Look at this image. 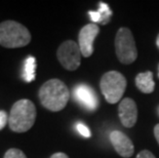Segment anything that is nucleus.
Segmentation results:
<instances>
[{
  "mask_svg": "<svg viewBox=\"0 0 159 158\" xmlns=\"http://www.w3.org/2000/svg\"><path fill=\"white\" fill-rule=\"evenodd\" d=\"M38 97L41 105L52 112H59L66 107L70 97L69 88L62 80L50 79L40 87Z\"/></svg>",
  "mask_w": 159,
  "mask_h": 158,
  "instance_id": "1",
  "label": "nucleus"
},
{
  "mask_svg": "<svg viewBox=\"0 0 159 158\" xmlns=\"http://www.w3.org/2000/svg\"><path fill=\"white\" fill-rule=\"evenodd\" d=\"M36 107L30 100L23 99L13 104L8 117V125L15 133H26L34 125Z\"/></svg>",
  "mask_w": 159,
  "mask_h": 158,
  "instance_id": "2",
  "label": "nucleus"
},
{
  "mask_svg": "<svg viewBox=\"0 0 159 158\" xmlns=\"http://www.w3.org/2000/svg\"><path fill=\"white\" fill-rule=\"evenodd\" d=\"M31 34L25 26L8 20L0 24V45L5 48H19L28 45Z\"/></svg>",
  "mask_w": 159,
  "mask_h": 158,
  "instance_id": "3",
  "label": "nucleus"
},
{
  "mask_svg": "<svg viewBox=\"0 0 159 158\" xmlns=\"http://www.w3.org/2000/svg\"><path fill=\"white\" fill-rule=\"evenodd\" d=\"M126 85V78L118 71L105 73L100 81L102 93L109 104H116L122 99Z\"/></svg>",
  "mask_w": 159,
  "mask_h": 158,
  "instance_id": "4",
  "label": "nucleus"
},
{
  "mask_svg": "<svg viewBox=\"0 0 159 158\" xmlns=\"http://www.w3.org/2000/svg\"><path fill=\"white\" fill-rule=\"evenodd\" d=\"M115 52L117 59L124 65L133 64L138 58V49L134 35L128 28L121 27L115 37Z\"/></svg>",
  "mask_w": 159,
  "mask_h": 158,
  "instance_id": "5",
  "label": "nucleus"
},
{
  "mask_svg": "<svg viewBox=\"0 0 159 158\" xmlns=\"http://www.w3.org/2000/svg\"><path fill=\"white\" fill-rule=\"evenodd\" d=\"M81 50L79 45L73 40H67L59 46L57 56L60 64L66 70L74 71L81 64Z\"/></svg>",
  "mask_w": 159,
  "mask_h": 158,
  "instance_id": "6",
  "label": "nucleus"
},
{
  "mask_svg": "<svg viewBox=\"0 0 159 158\" xmlns=\"http://www.w3.org/2000/svg\"><path fill=\"white\" fill-rule=\"evenodd\" d=\"M100 33V27L97 24L90 23L82 27L78 35V45L81 55L84 58H89L93 53V42Z\"/></svg>",
  "mask_w": 159,
  "mask_h": 158,
  "instance_id": "7",
  "label": "nucleus"
},
{
  "mask_svg": "<svg viewBox=\"0 0 159 158\" xmlns=\"http://www.w3.org/2000/svg\"><path fill=\"white\" fill-rule=\"evenodd\" d=\"M118 115L124 127L130 129L134 126L138 120V107L136 102L130 97L121 100L118 106Z\"/></svg>",
  "mask_w": 159,
  "mask_h": 158,
  "instance_id": "8",
  "label": "nucleus"
},
{
  "mask_svg": "<svg viewBox=\"0 0 159 158\" xmlns=\"http://www.w3.org/2000/svg\"><path fill=\"white\" fill-rule=\"evenodd\" d=\"M109 139L114 150L121 157L129 158L134 155V144L125 133L120 132V130H113V132L110 133Z\"/></svg>",
  "mask_w": 159,
  "mask_h": 158,
  "instance_id": "9",
  "label": "nucleus"
},
{
  "mask_svg": "<svg viewBox=\"0 0 159 158\" xmlns=\"http://www.w3.org/2000/svg\"><path fill=\"white\" fill-rule=\"evenodd\" d=\"M74 96L80 105L89 110H94L98 107V97L93 89L89 85L80 84L74 88Z\"/></svg>",
  "mask_w": 159,
  "mask_h": 158,
  "instance_id": "10",
  "label": "nucleus"
},
{
  "mask_svg": "<svg viewBox=\"0 0 159 158\" xmlns=\"http://www.w3.org/2000/svg\"><path fill=\"white\" fill-rule=\"evenodd\" d=\"M136 85L143 93H152L155 89V82L153 80V73L151 71L139 73L136 76Z\"/></svg>",
  "mask_w": 159,
  "mask_h": 158,
  "instance_id": "11",
  "label": "nucleus"
},
{
  "mask_svg": "<svg viewBox=\"0 0 159 158\" xmlns=\"http://www.w3.org/2000/svg\"><path fill=\"white\" fill-rule=\"evenodd\" d=\"M89 15L90 16V20L93 21V24L96 23H100L102 25H106L110 22L111 16H112V11H111L110 7L106 3L101 2L99 6V11H89Z\"/></svg>",
  "mask_w": 159,
  "mask_h": 158,
  "instance_id": "12",
  "label": "nucleus"
},
{
  "mask_svg": "<svg viewBox=\"0 0 159 158\" xmlns=\"http://www.w3.org/2000/svg\"><path fill=\"white\" fill-rule=\"evenodd\" d=\"M36 76V59L30 56L26 59L24 65L23 78L27 82H31L35 79Z\"/></svg>",
  "mask_w": 159,
  "mask_h": 158,
  "instance_id": "13",
  "label": "nucleus"
},
{
  "mask_svg": "<svg viewBox=\"0 0 159 158\" xmlns=\"http://www.w3.org/2000/svg\"><path fill=\"white\" fill-rule=\"evenodd\" d=\"M3 158H27V156L22 150L11 148V149H8L6 151Z\"/></svg>",
  "mask_w": 159,
  "mask_h": 158,
  "instance_id": "14",
  "label": "nucleus"
},
{
  "mask_svg": "<svg viewBox=\"0 0 159 158\" xmlns=\"http://www.w3.org/2000/svg\"><path fill=\"white\" fill-rule=\"evenodd\" d=\"M76 129L78 130V133L84 138H89L90 137V130L86 125H84L83 123H77Z\"/></svg>",
  "mask_w": 159,
  "mask_h": 158,
  "instance_id": "15",
  "label": "nucleus"
},
{
  "mask_svg": "<svg viewBox=\"0 0 159 158\" xmlns=\"http://www.w3.org/2000/svg\"><path fill=\"white\" fill-rule=\"evenodd\" d=\"M8 115L4 110L0 111V130L3 129L6 125V123L8 122Z\"/></svg>",
  "mask_w": 159,
  "mask_h": 158,
  "instance_id": "16",
  "label": "nucleus"
},
{
  "mask_svg": "<svg viewBox=\"0 0 159 158\" xmlns=\"http://www.w3.org/2000/svg\"><path fill=\"white\" fill-rule=\"evenodd\" d=\"M136 158H156L153 153L149 150H143L138 154Z\"/></svg>",
  "mask_w": 159,
  "mask_h": 158,
  "instance_id": "17",
  "label": "nucleus"
},
{
  "mask_svg": "<svg viewBox=\"0 0 159 158\" xmlns=\"http://www.w3.org/2000/svg\"><path fill=\"white\" fill-rule=\"evenodd\" d=\"M50 158H69V156L63 152H57L55 154H52Z\"/></svg>",
  "mask_w": 159,
  "mask_h": 158,
  "instance_id": "18",
  "label": "nucleus"
},
{
  "mask_svg": "<svg viewBox=\"0 0 159 158\" xmlns=\"http://www.w3.org/2000/svg\"><path fill=\"white\" fill-rule=\"evenodd\" d=\"M154 136H155V139H156L158 145H159V123L156 124L154 127Z\"/></svg>",
  "mask_w": 159,
  "mask_h": 158,
  "instance_id": "19",
  "label": "nucleus"
},
{
  "mask_svg": "<svg viewBox=\"0 0 159 158\" xmlns=\"http://www.w3.org/2000/svg\"><path fill=\"white\" fill-rule=\"evenodd\" d=\"M156 45H157V47H158V49H159V34H158L157 38H156Z\"/></svg>",
  "mask_w": 159,
  "mask_h": 158,
  "instance_id": "20",
  "label": "nucleus"
},
{
  "mask_svg": "<svg viewBox=\"0 0 159 158\" xmlns=\"http://www.w3.org/2000/svg\"><path fill=\"white\" fill-rule=\"evenodd\" d=\"M157 112H158V116H159V106H158V108H157Z\"/></svg>",
  "mask_w": 159,
  "mask_h": 158,
  "instance_id": "21",
  "label": "nucleus"
},
{
  "mask_svg": "<svg viewBox=\"0 0 159 158\" xmlns=\"http://www.w3.org/2000/svg\"><path fill=\"white\" fill-rule=\"evenodd\" d=\"M158 69H159V67H158ZM158 76H159V72H158Z\"/></svg>",
  "mask_w": 159,
  "mask_h": 158,
  "instance_id": "22",
  "label": "nucleus"
}]
</instances>
